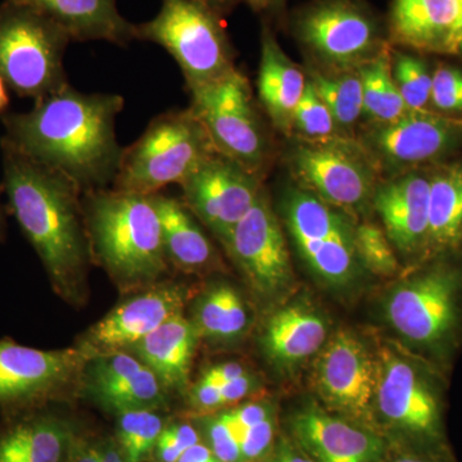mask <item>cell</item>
Returning a JSON list of instances; mask_svg holds the SVG:
<instances>
[{
	"label": "cell",
	"instance_id": "obj_1",
	"mask_svg": "<svg viewBox=\"0 0 462 462\" xmlns=\"http://www.w3.org/2000/svg\"><path fill=\"white\" fill-rule=\"evenodd\" d=\"M2 193L8 214L41 258L60 300L81 307L88 300L91 263L83 190L65 173L26 156L0 139Z\"/></svg>",
	"mask_w": 462,
	"mask_h": 462
},
{
	"label": "cell",
	"instance_id": "obj_2",
	"mask_svg": "<svg viewBox=\"0 0 462 462\" xmlns=\"http://www.w3.org/2000/svg\"><path fill=\"white\" fill-rule=\"evenodd\" d=\"M124 107L120 94L83 93L69 84L33 102L30 111L0 116L5 127L2 139L65 173L83 193L107 189L123 153L116 120Z\"/></svg>",
	"mask_w": 462,
	"mask_h": 462
},
{
	"label": "cell",
	"instance_id": "obj_3",
	"mask_svg": "<svg viewBox=\"0 0 462 462\" xmlns=\"http://www.w3.org/2000/svg\"><path fill=\"white\" fill-rule=\"evenodd\" d=\"M91 261L124 293L163 282L171 264L152 196L107 188L83 193Z\"/></svg>",
	"mask_w": 462,
	"mask_h": 462
},
{
	"label": "cell",
	"instance_id": "obj_4",
	"mask_svg": "<svg viewBox=\"0 0 462 462\" xmlns=\"http://www.w3.org/2000/svg\"><path fill=\"white\" fill-rule=\"evenodd\" d=\"M215 152L205 126L190 108L163 112L123 148L111 188L153 196L167 185L180 184Z\"/></svg>",
	"mask_w": 462,
	"mask_h": 462
},
{
	"label": "cell",
	"instance_id": "obj_5",
	"mask_svg": "<svg viewBox=\"0 0 462 462\" xmlns=\"http://www.w3.org/2000/svg\"><path fill=\"white\" fill-rule=\"evenodd\" d=\"M69 33L39 12L0 3V76L21 98L38 102L69 85L65 54Z\"/></svg>",
	"mask_w": 462,
	"mask_h": 462
},
{
	"label": "cell",
	"instance_id": "obj_6",
	"mask_svg": "<svg viewBox=\"0 0 462 462\" xmlns=\"http://www.w3.org/2000/svg\"><path fill=\"white\" fill-rule=\"evenodd\" d=\"M220 16L196 0H162L152 20L135 23V41L160 45L180 67L188 90L211 83L234 66Z\"/></svg>",
	"mask_w": 462,
	"mask_h": 462
},
{
	"label": "cell",
	"instance_id": "obj_7",
	"mask_svg": "<svg viewBox=\"0 0 462 462\" xmlns=\"http://www.w3.org/2000/svg\"><path fill=\"white\" fill-rule=\"evenodd\" d=\"M193 114L218 153L261 178L269 145L247 78L238 69L189 90Z\"/></svg>",
	"mask_w": 462,
	"mask_h": 462
},
{
	"label": "cell",
	"instance_id": "obj_8",
	"mask_svg": "<svg viewBox=\"0 0 462 462\" xmlns=\"http://www.w3.org/2000/svg\"><path fill=\"white\" fill-rule=\"evenodd\" d=\"M91 358L80 346L41 349L0 339V409L9 415L66 396L83 383Z\"/></svg>",
	"mask_w": 462,
	"mask_h": 462
},
{
	"label": "cell",
	"instance_id": "obj_9",
	"mask_svg": "<svg viewBox=\"0 0 462 462\" xmlns=\"http://www.w3.org/2000/svg\"><path fill=\"white\" fill-rule=\"evenodd\" d=\"M307 51L337 69H357L387 47L378 18L360 0H315L294 20Z\"/></svg>",
	"mask_w": 462,
	"mask_h": 462
},
{
	"label": "cell",
	"instance_id": "obj_10",
	"mask_svg": "<svg viewBox=\"0 0 462 462\" xmlns=\"http://www.w3.org/2000/svg\"><path fill=\"white\" fill-rule=\"evenodd\" d=\"M284 215L300 256L319 278L333 285L352 281L358 257L355 229L346 217L305 191L289 196Z\"/></svg>",
	"mask_w": 462,
	"mask_h": 462
},
{
	"label": "cell",
	"instance_id": "obj_11",
	"mask_svg": "<svg viewBox=\"0 0 462 462\" xmlns=\"http://www.w3.org/2000/svg\"><path fill=\"white\" fill-rule=\"evenodd\" d=\"M181 202L225 245L260 197V178L215 152L179 184Z\"/></svg>",
	"mask_w": 462,
	"mask_h": 462
},
{
	"label": "cell",
	"instance_id": "obj_12",
	"mask_svg": "<svg viewBox=\"0 0 462 462\" xmlns=\"http://www.w3.org/2000/svg\"><path fill=\"white\" fill-rule=\"evenodd\" d=\"M458 275L438 269L398 285L388 297L385 312L407 340L436 346L448 338L457 321Z\"/></svg>",
	"mask_w": 462,
	"mask_h": 462
},
{
	"label": "cell",
	"instance_id": "obj_13",
	"mask_svg": "<svg viewBox=\"0 0 462 462\" xmlns=\"http://www.w3.org/2000/svg\"><path fill=\"white\" fill-rule=\"evenodd\" d=\"M189 300L185 285L161 282L136 291L94 324L79 346L91 356L129 351L161 325L184 315Z\"/></svg>",
	"mask_w": 462,
	"mask_h": 462
},
{
	"label": "cell",
	"instance_id": "obj_14",
	"mask_svg": "<svg viewBox=\"0 0 462 462\" xmlns=\"http://www.w3.org/2000/svg\"><path fill=\"white\" fill-rule=\"evenodd\" d=\"M225 247L260 293H278L291 281L287 243L263 189L248 214L231 231Z\"/></svg>",
	"mask_w": 462,
	"mask_h": 462
},
{
	"label": "cell",
	"instance_id": "obj_15",
	"mask_svg": "<svg viewBox=\"0 0 462 462\" xmlns=\"http://www.w3.org/2000/svg\"><path fill=\"white\" fill-rule=\"evenodd\" d=\"M291 167L298 179L328 205L356 208L375 193L370 167L340 143H311L297 148Z\"/></svg>",
	"mask_w": 462,
	"mask_h": 462
},
{
	"label": "cell",
	"instance_id": "obj_16",
	"mask_svg": "<svg viewBox=\"0 0 462 462\" xmlns=\"http://www.w3.org/2000/svg\"><path fill=\"white\" fill-rule=\"evenodd\" d=\"M379 365L361 340L340 331L325 346L316 367V382L330 402L357 413L366 412L375 401Z\"/></svg>",
	"mask_w": 462,
	"mask_h": 462
},
{
	"label": "cell",
	"instance_id": "obj_17",
	"mask_svg": "<svg viewBox=\"0 0 462 462\" xmlns=\"http://www.w3.org/2000/svg\"><path fill=\"white\" fill-rule=\"evenodd\" d=\"M462 142V118L422 109L380 125L372 144L391 165L412 166L446 154Z\"/></svg>",
	"mask_w": 462,
	"mask_h": 462
},
{
	"label": "cell",
	"instance_id": "obj_18",
	"mask_svg": "<svg viewBox=\"0 0 462 462\" xmlns=\"http://www.w3.org/2000/svg\"><path fill=\"white\" fill-rule=\"evenodd\" d=\"M375 401L380 412L402 430L428 439L439 436L437 398L418 370L403 358L388 354L379 365Z\"/></svg>",
	"mask_w": 462,
	"mask_h": 462
},
{
	"label": "cell",
	"instance_id": "obj_19",
	"mask_svg": "<svg viewBox=\"0 0 462 462\" xmlns=\"http://www.w3.org/2000/svg\"><path fill=\"white\" fill-rule=\"evenodd\" d=\"M83 384L100 404L117 413L154 410L166 401L167 391L154 373L127 351L91 358Z\"/></svg>",
	"mask_w": 462,
	"mask_h": 462
},
{
	"label": "cell",
	"instance_id": "obj_20",
	"mask_svg": "<svg viewBox=\"0 0 462 462\" xmlns=\"http://www.w3.org/2000/svg\"><path fill=\"white\" fill-rule=\"evenodd\" d=\"M430 179L407 173L382 185L374 193V206L394 247L412 254L428 245Z\"/></svg>",
	"mask_w": 462,
	"mask_h": 462
},
{
	"label": "cell",
	"instance_id": "obj_21",
	"mask_svg": "<svg viewBox=\"0 0 462 462\" xmlns=\"http://www.w3.org/2000/svg\"><path fill=\"white\" fill-rule=\"evenodd\" d=\"M462 0H393L389 41L418 51L455 53Z\"/></svg>",
	"mask_w": 462,
	"mask_h": 462
},
{
	"label": "cell",
	"instance_id": "obj_22",
	"mask_svg": "<svg viewBox=\"0 0 462 462\" xmlns=\"http://www.w3.org/2000/svg\"><path fill=\"white\" fill-rule=\"evenodd\" d=\"M39 12L62 27L72 42H107L127 47L134 26L120 14L117 0H8Z\"/></svg>",
	"mask_w": 462,
	"mask_h": 462
},
{
	"label": "cell",
	"instance_id": "obj_23",
	"mask_svg": "<svg viewBox=\"0 0 462 462\" xmlns=\"http://www.w3.org/2000/svg\"><path fill=\"white\" fill-rule=\"evenodd\" d=\"M293 428L315 462H375L382 454L378 437L327 413H300Z\"/></svg>",
	"mask_w": 462,
	"mask_h": 462
},
{
	"label": "cell",
	"instance_id": "obj_24",
	"mask_svg": "<svg viewBox=\"0 0 462 462\" xmlns=\"http://www.w3.org/2000/svg\"><path fill=\"white\" fill-rule=\"evenodd\" d=\"M42 409L9 413L0 430V462H66L69 428Z\"/></svg>",
	"mask_w": 462,
	"mask_h": 462
},
{
	"label": "cell",
	"instance_id": "obj_25",
	"mask_svg": "<svg viewBox=\"0 0 462 462\" xmlns=\"http://www.w3.org/2000/svg\"><path fill=\"white\" fill-rule=\"evenodd\" d=\"M199 330L184 315L161 325L133 346L132 351L160 380L167 392L189 387L191 360Z\"/></svg>",
	"mask_w": 462,
	"mask_h": 462
},
{
	"label": "cell",
	"instance_id": "obj_26",
	"mask_svg": "<svg viewBox=\"0 0 462 462\" xmlns=\"http://www.w3.org/2000/svg\"><path fill=\"white\" fill-rule=\"evenodd\" d=\"M302 71L294 65L276 42L269 23L261 32V60L258 69V98L276 129L291 132L294 109L306 88Z\"/></svg>",
	"mask_w": 462,
	"mask_h": 462
},
{
	"label": "cell",
	"instance_id": "obj_27",
	"mask_svg": "<svg viewBox=\"0 0 462 462\" xmlns=\"http://www.w3.org/2000/svg\"><path fill=\"white\" fill-rule=\"evenodd\" d=\"M161 225L167 260L171 267L185 273L208 272L217 257L211 240L197 223L181 199L166 196L162 191L152 196Z\"/></svg>",
	"mask_w": 462,
	"mask_h": 462
},
{
	"label": "cell",
	"instance_id": "obj_28",
	"mask_svg": "<svg viewBox=\"0 0 462 462\" xmlns=\"http://www.w3.org/2000/svg\"><path fill=\"white\" fill-rule=\"evenodd\" d=\"M327 340L322 318L302 306H288L273 314L263 334L264 348L276 363L293 365L318 354Z\"/></svg>",
	"mask_w": 462,
	"mask_h": 462
},
{
	"label": "cell",
	"instance_id": "obj_29",
	"mask_svg": "<svg viewBox=\"0 0 462 462\" xmlns=\"http://www.w3.org/2000/svg\"><path fill=\"white\" fill-rule=\"evenodd\" d=\"M461 240L462 167H446L430 178L427 245L446 251L457 247Z\"/></svg>",
	"mask_w": 462,
	"mask_h": 462
},
{
	"label": "cell",
	"instance_id": "obj_30",
	"mask_svg": "<svg viewBox=\"0 0 462 462\" xmlns=\"http://www.w3.org/2000/svg\"><path fill=\"white\" fill-rule=\"evenodd\" d=\"M357 69L363 83V115L385 125L397 121L409 112L394 81L388 47Z\"/></svg>",
	"mask_w": 462,
	"mask_h": 462
},
{
	"label": "cell",
	"instance_id": "obj_31",
	"mask_svg": "<svg viewBox=\"0 0 462 462\" xmlns=\"http://www.w3.org/2000/svg\"><path fill=\"white\" fill-rule=\"evenodd\" d=\"M247 322V310L236 289L220 284L199 300L193 324L199 336L234 339L245 331Z\"/></svg>",
	"mask_w": 462,
	"mask_h": 462
},
{
	"label": "cell",
	"instance_id": "obj_32",
	"mask_svg": "<svg viewBox=\"0 0 462 462\" xmlns=\"http://www.w3.org/2000/svg\"><path fill=\"white\" fill-rule=\"evenodd\" d=\"M316 93L329 108L338 126L351 127L363 115V83L360 74L343 72L325 75L315 72L310 79Z\"/></svg>",
	"mask_w": 462,
	"mask_h": 462
},
{
	"label": "cell",
	"instance_id": "obj_33",
	"mask_svg": "<svg viewBox=\"0 0 462 462\" xmlns=\"http://www.w3.org/2000/svg\"><path fill=\"white\" fill-rule=\"evenodd\" d=\"M163 420L152 409L118 413L117 437L125 462H142L156 447Z\"/></svg>",
	"mask_w": 462,
	"mask_h": 462
},
{
	"label": "cell",
	"instance_id": "obj_34",
	"mask_svg": "<svg viewBox=\"0 0 462 462\" xmlns=\"http://www.w3.org/2000/svg\"><path fill=\"white\" fill-rule=\"evenodd\" d=\"M393 78L409 111H422L430 102L433 76L427 63L411 54L397 53L392 58Z\"/></svg>",
	"mask_w": 462,
	"mask_h": 462
},
{
	"label": "cell",
	"instance_id": "obj_35",
	"mask_svg": "<svg viewBox=\"0 0 462 462\" xmlns=\"http://www.w3.org/2000/svg\"><path fill=\"white\" fill-rule=\"evenodd\" d=\"M336 126L329 108L318 96L311 81L307 80L302 98L294 109L291 129H296L298 134L309 141L325 143L330 142Z\"/></svg>",
	"mask_w": 462,
	"mask_h": 462
},
{
	"label": "cell",
	"instance_id": "obj_36",
	"mask_svg": "<svg viewBox=\"0 0 462 462\" xmlns=\"http://www.w3.org/2000/svg\"><path fill=\"white\" fill-rule=\"evenodd\" d=\"M355 248L358 260L374 273L385 276L397 272L398 263L391 240L378 225H358L355 229Z\"/></svg>",
	"mask_w": 462,
	"mask_h": 462
},
{
	"label": "cell",
	"instance_id": "obj_37",
	"mask_svg": "<svg viewBox=\"0 0 462 462\" xmlns=\"http://www.w3.org/2000/svg\"><path fill=\"white\" fill-rule=\"evenodd\" d=\"M430 102L443 112H462V71L451 66L438 67L431 83Z\"/></svg>",
	"mask_w": 462,
	"mask_h": 462
},
{
	"label": "cell",
	"instance_id": "obj_38",
	"mask_svg": "<svg viewBox=\"0 0 462 462\" xmlns=\"http://www.w3.org/2000/svg\"><path fill=\"white\" fill-rule=\"evenodd\" d=\"M199 443L197 430L189 424H173L163 428L158 437L156 454L160 462H178L190 447Z\"/></svg>",
	"mask_w": 462,
	"mask_h": 462
},
{
	"label": "cell",
	"instance_id": "obj_39",
	"mask_svg": "<svg viewBox=\"0 0 462 462\" xmlns=\"http://www.w3.org/2000/svg\"><path fill=\"white\" fill-rule=\"evenodd\" d=\"M208 437L212 452L223 462L242 461L238 436L223 415L209 421Z\"/></svg>",
	"mask_w": 462,
	"mask_h": 462
},
{
	"label": "cell",
	"instance_id": "obj_40",
	"mask_svg": "<svg viewBox=\"0 0 462 462\" xmlns=\"http://www.w3.org/2000/svg\"><path fill=\"white\" fill-rule=\"evenodd\" d=\"M273 422L269 419L243 430L240 434L239 445L243 460H254L266 451L273 440Z\"/></svg>",
	"mask_w": 462,
	"mask_h": 462
},
{
	"label": "cell",
	"instance_id": "obj_41",
	"mask_svg": "<svg viewBox=\"0 0 462 462\" xmlns=\"http://www.w3.org/2000/svg\"><path fill=\"white\" fill-rule=\"evenodd\" d=\"M225 420L229 422L233 430L236 431L238 439L243 430L254 427L269 419V412L263 404L248 403L243 404L238 409L231 410L229 412L223 413Z\"/></svg>",
	"mask_w": 462,
	"mask_h": 462
},
{
	"label": "cell",
	"instance_id": "obj_42",
	"mask_svg": "<svg viewBox=\"0 0 462 462\" xmlns=\"http://www.w3.org/2000/svg\"><path fill=\"white\" fill-rule=\"evenodd\" d=\"M247 374L245 367L238 363H224L209 367L199 380L220 387L225 383L233 382V380L242 378Z\"/></svg>",
	"mask_w": 462,
	"mask_h": 462
},
{
	"label": "cell",
	"instance_id": "obj_43",
	"mask_svg": "<svg viewBox=\"0 0 462 462\" xmlns=\"http://www.w3.org/2000/svg\"><path fill=\"white\" fill-rule=\"evenodd\" d=\"M252 384H254V380L247 374V375L242 376V378L220 385L218 389H220L223 406H227V404L236 403L243 400L251 392Z\"/></svg>",
	"mask_w": 462,
	"mask_h": 462
},
{
	"label": "cell",
	"instance_id": "obj_44",
	"mask_svg": "<svg viewBox=\"0 0 462 462\" xmlns=\"http://www.w3.org/2000/svg\"><path fill=\"white\" fill-rule=\"evenodd\" d=\"M178 462H223L207 446L197 443L182 454Z\"/></svg>",
	"mask_w": 462,
	"mask_h": 462
},
{
	"label": "cell",
	"instance_id": "obj_45",
	"mask_svg": "<svg viewBox=\"0 0 462 462\" xmlns=\"http://www.w3.org/2000/svg\"><path fill=\"white\" fill-rule=\"evenodd\" d=\"M249 7L258 14H272V16H281L284 12L287 0H245Z\"/></svg>",
	"mask_w": 462,
	"mask_h": 462
},
{
	"label": "cell",
	"instance_id": "obj_46",
	"mask_svg": "<svg viewBox=\"0 0 462 462\" xmlns=\"http://www.w3.org/2000/svg\"><path fill=\"white\" fill-rule=\"evenodd\" d=\"M196 2L211 9L214 14L223 18L226 16L227 14H230L242 0H196Z\"/></svg>",
	"mask_w": 462,
	"mask_h": 462
},
{
	"label": "cell",
	"instance_id": "obj_47",
	"mask_svg": "<svg viewBox=\"0 0 462 462\" xmlns=\"http://www.w3.org/2000/svg\"><path fill=\"white\" fill-rule=\"evenodd\" d=\"M100 462H125L123 454L114 446L98 448Z\"/></svg>",
	"mask_w": 462,
	"mask_h": 462
},
{
	"label": "cell",
	"instance_id": "obj_48",
	"mask_svg": "<svg viewBox=\"0 0 462 462\" xmlns=\"http://www.w3.org/2000/svg\"><path fill=\"white\" fill-rule=\"evenodd\" d=\"M2 194V189H0ZM8 238V211L7 207L3 205L2 197H0V245L7 242Z\"/></svg>",
	"mask_w": 462,
	"mask_h": 462
},
{
	"label": "cell",
	"instance_id": "obj_49",
	"mask_svg": "<svg viewBox=\"0 0 462 462\" xmlns=\"http://www.w3.org/2000/svg\"><path fill=\"white\" fill-rule=\"evenodd\" d=\"M9 103H11V98H9L8 87L0 76V116L8 112Z\"/></svg>",
	"mask_w": 462,
	"mask_h": 462
},
{
	"label": "cell",
	"instance_id": "obj_50",
	"mask_svg": "<svg viewBox=\"0 0 462 462\" xmlns=\"http://www.w3.org/2000/svg\"><path fill=\"white\" fill-rule=\"evenodd\" d=\"M273 462H315L312 458L303 457L293 454H284L281 457L275 458Z\"/></svg>",
	"mask_w": 462,
	"mask_h": 462
},
{
	"label": "cell",
	"instance_id": "obj_51",
	"mask_svg": "<svg viewBox=\"0 0 462 462\" xmlns=\"http://www.w3.org/2000/svg\"><path fill=\"white\" fill-rule=\"evenodd\" d=\"M394 462H434L430 460H427V458L416 457V456H402V457H398Z\"/></svg>",
	"mask_w": 462,
	"mask_h": 462
},
{
	"label": "cell",
	"instance_id": "obj_52",
	"mask_svg": "<svg viewBox=\"0 0 462 462\" xmlns=\"http://www.w3.org/2000/svg\"><path fill=\"white\" fill-rule=\"evenodd\" d=\"M462 33V17L460 23H458L457 32H456V42H455V53H456V44H457V39L460 38Z\"/></svg>",
	"mask_w": 462,
	"mask_h": 462
},
{
	"label": "cell",
	"instance_id": "obj_53",
	"mask_svg": "<svg viewBox=\"0 0 462 462\" xmlns=\"http://www.w3.org/2000/svg\"><path fill=\"white\" fill-rule=\"evenodd\" d=\"M456 53H462V33L460 38L457 39V44H456Z\"/></svg>",
	"mask_w": 462,
	"mask_h": 462
}]
</instances>
